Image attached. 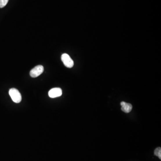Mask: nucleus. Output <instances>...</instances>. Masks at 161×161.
<instances>
[{
  "label": "nucleus",
  "mask_w": 161,
  "mask_h": 161,
  "mask_svg": "<svg viewBox=\"0 0 161 161\" xmlns=\"http://www.w3.org/2000/svg\"><path fill=\"white\" fill-rule=\"evenodd\" d=\"M9 95L12 100L15 103H20L21 100V96L17 89L12 88L9 91Z\"/></svg>",
  "instance_id": "obj_1"
},
{
  "label": "nucleus",
  "mask_w": 161,
  "mask_h": 161,
  "mask_svg": "<svg viewBox=\"0 0 161 161\" xmlns=\"http://www.w3.org/2000/svg\"><path fill=\"white\" fill-rule=\"evenodd\" d=\"M62 61L64 66L68 68H71L74 66V62L70 56L66 53L63 54L61 56Z\"/></svg>",
  "instance_id": "obj_2"
},
{
  "label": "nucleus",
  "mask_w": 161,
  "mask_h": 161,
  "mask_svg": "<svg viewBox=\"0 0 161 161\" xmlns=\"http://www.w3.org/2000/svg\"><path fill=\"white\" fill-rule=\"evenodd\" d=\"M44 71V68L42 66L39 65L35 66L31 69L30 73V76L32 77H36L41 75Z\"/></svg>",
  "instance_id": "obj_3"
},
{
  "label": "nucleus",
  "mask_w": 161,
  "mask_h": 161,
  "mask_svg": "<svg viewBox=\"0 0 161 161\" xmlns=\"http://www.w3.org/2000/svg\"><path fill=\"white\" fill-rule=\"evenodd\" d=\"M62 94V91L60 88H53L48 92V95L51 98H55L60 97Z\"/></svg>",
  "instance_id": "obj_4"
},
{
  "label": "nucleus",
  "mask_w": 161,
  "mask_h": 161,
  "mask_svg": "<svg viewBox=\"0 0 161 161\" xmlns=\"http://www.w3.org/2000/svg\"><path fill=\"white\" fill-rule=\"evenodd\" d=\"M120 105L122 111L125 113H129L132 110L133 106L131 104L125 103L124 102H122L120 103Z\"/></svg>",
  "instance_id": "obj_5"
},
{
  "label": "nucleus",
  "mask_w": 161,
  "mask_h": 161,
  "mask_svg": "<svg viewBox=\"0 0 161 161\" xmlns=\"http://www.w3.org/2000/svg\"><path fill=\"white\" fill-rule=\"evenodd\" d=\"M154 155L157 156L160 159H161V148L158 147L154 150Z\"/></svg>",
  "instance_id": "obj_6"
},
{
  "label": "nucleus",
  "mask_w": 161,
  "mask_h": 161,
  "mask_svg": "<svg viewBox=\"0 0 161 161\" xmlns=\"http://www.w3.org/2000/svg\"><path fill=\"white\" fill-rule=\"evenodd\" d=\"M8 1L9 0H0V8L5 7L7 5Z\"/></svg>",
  "instance_id": "obj_7"
}]
</instances>
